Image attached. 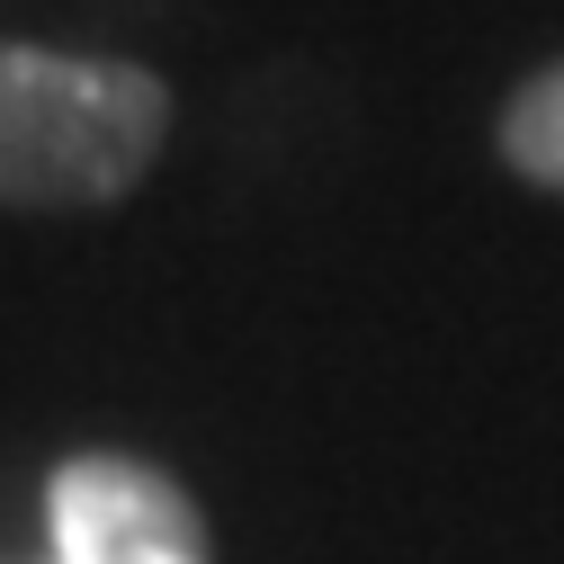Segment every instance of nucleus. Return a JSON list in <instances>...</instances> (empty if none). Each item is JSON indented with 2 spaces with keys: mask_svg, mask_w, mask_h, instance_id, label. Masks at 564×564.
Masks as SVG:
<instances>
[{
  "mask_svg": "<svg viewBox=\"0 0 564 564\" xmlns=\"http://www.w3.org/2000/svg\"><path fill=\"white\" fill-rule=\"evenodd\" d=\"M171 90L134 63L0 45V206H108L153 171Z\"/></svg>",
  "mask_w": 564,
  "mask_h": 564,
  "instance_id": "1",
  "label": "nucleus"
},
{
  "mask_svg": "<svg viewBox=\"0 0 564 564\" xmlns=\"http://www.w3.org/2000/svg\"><path fill=\"white\" fill-rule=\"evenodd\" d=\"M54 564H206V520L144 457H73L45 492Z\"/></svg>",
  "mask_w": 564,
  "mask_h": 564,
  "instance_id": "2",
  "label": "nucleus"
},
{
  "mask_svg": "<svg viewBox=\"0 0 564 564\" xmlns=\"http://www.w3.org/2000/svg\"><path fill=\"white\" fill-rule=\"evenodd\" d=\"M502 153H511V171H529L538 188L564 197V63L538 73V82L502 108Z\"/></svg>",
  "mask_w": 564,
  "mask_h": 564,
  "instance_id": "3",
  "label": "nucleus"
}]
</instances>
